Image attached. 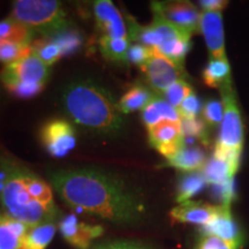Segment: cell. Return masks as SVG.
<instances>
[{
    "instance_id": "17",
    "label": "cell",
    "mask_w": 249,
    "mask_h": 249,
    "mask_svg": "<svg viewBox=\"0 0 249 249\" xmlns=\"http://www.w3.org/2000/svg\"><path fill=\"white\" fill-rule=\"evenodd\" d=\"M142 120L148 129L164 121L179 123L181 118L176 107L167 103L163 97L155 96L152 101L142 110Z\"/></svg>"
},
{
    "instance_id": "11",
    "label": "cell",
    "mask_w": 249,
    "mask_h": 249,
    "mask_svg": "<svg viewBox=\"0 0 249 249\" xmlns=\"http://www.w3.org/2000/svg\"><path fill=\"white\" fill-rule=\"evenodd\" d=\"M217 213L209 225L202 227V231L229 245L232 249H241L244 245V236L233 219L231 213V203H222L217 205Z\"/></svg>"
},
{
    "instance_id": "12",
    "label": "cell",
    "mask_w": 249,
    "mask_h": 249,
    "mask_svg": "<svg viewBox=\"0 0 249 249\" xmlns=\"http://www.w3.org/2000/svg\"><path fill=\"white\" fill-rule=\"evenodd\" d=\"M59 231L68 244L77 249H88L95 239L104 233L101 225L79 222L75 214H67L59 222Z\"/></svg>"
},
{
    "instance_id": "30",
    "label": "cell",
    "mask_w": 249,
    "mask_h": 249,
    "mask_svg": "<svg viewBox=\"0 0 249 249\" xmlns=\"http://www.w3.org/2000/svg\"><path fill=\"white\" fill-rule=\"evenodd\" d=\"M23 241L15 234L7 222V214L0 213V249H21Z\"/></svg>"
},
{
    "instance_id": "31",
    "label": "cell",
    "mask_w": 249,
    "mask_h": 249,
    "mask_svg": "<svg viewBox=\"0 0 249 249\" xmlns=\"http://www.w3.org/2000/svg\"><path fill=\"white\" fill-rule=\"evenodd\" d=\"M180 126H181L183 136L200 140L204 144L208 143L207 126H205L203 120L197 119V118L196 119H181L180 120Z\"/></svg>"
},
{
    "instance_id": "16",
    "label": "cell",
    "mask_w": 249,
    "mask_h": 249,
    "mask_svg": "<svg viewBox=\"0 0 249 249\" xmlns=\"http://www.w3.org/2000/svg\"><path fill=\"white\" fill-rule=\"evenodd\" d=\"M239 165L240 160L217 157L213 155L209 160H207L202 173L207 180V183H211L213 186L224 185L232 181L239 169Z\"/></svg>"
},
{
    "instance_id": "38",
    "label": "cell",
    "mask_w": 249,
    "mask_h": 249,
    "mask_svg": "<svg viewBox=\"0 0 249 249\" xmlns=\"http://www.w3.org/2000/svg\"><path fill=\"white\" fill-rule=\"evenodd\" d=\"M229 2L225 0H202L200 6L203 12H222Z\"/></svg>"
},
{
    "instance_id": "33",
    "label": "cell",
    "mask_w": 249,
    "mask_h": 249,
    "mask_svg": "<svg viewBox=\"0 0 249 249\" xmlns=\"http://www.w3.org/2000/svg\"><path fill=\"white\" fill-rule=\"evenodd\" d=\"M44 83H12L6 86L5 88L14 97L26 99L35 97L44 89Z\"/></svg>"
},
{
    "instance_id": "34",
    "label": "cell",
    "mask_w": 249,
    "mask_h": 249,
    "mask_svg": "<svg viewBox=\"0 0 249 249\" xmlns=\"http://www.w3.org/2000/svg\"><path fill=\"white\" fill-rule=\"evenodd\" d=\"M154 49L136 43V44H132L129 46L128 52H127V60L141 67L147 64L154 57Z\"/></svg>"
},
{
    "instance_id": "39",
    "label": "cell",
    "mask_w": 249,
    "mask_h": 249,
    "mask_svg": "<svg viewBox=\"0 0 249 249\" xmlns=\"http://www.w3.org/2000/svg\"><path fill=\"white\" fill-rule=\"evenodd\" d=\"M21 249H27V248H24V247H22V248H21Z\"/></svg>"
},
{
    "instance_id": "7",
    "label": "cell",
    "mask_w": 249,
    "mask_h": 249,
    "mask_svg": "<svg viewBox=\"0 0 249 249\" xmlns=\"http://www.w3.org/2000/svg\"><path fill=\"white\" fill-rule=\"evenodd\" d=\"M50 76L49 67L35 54L24 60L6 65L0 73L4 86L12 83H44Z\"/></svg>"
},
{
    "instance_id": "22",
    "label": "cell",
    "mask_w": 249,
    "mask_h": 249,
    "mask_svg": "<svg viewBox=\"0 0 249 249\" xmlns=\"http://www.w3.org/2000/svg\"><path fill=\"white\" fill-rule=\"evenodd\" d=\"M98 46L102 55L107 60L123 65L128 62L127 52L130 46V40L128 38H111V37L102 36L98 40Z\"/></svg>"
},
{
    "instance_id": "4",
    "label": "cell",
    "mask_w": 249,
    "mask_h": 249,
    "mask_svg": "<svg viewBox=\"0 0 249 249\" xmlns=\"http://www.w3.org/2000/svg\"><path fill=\"white\" fill-rule=\"evenodd\" d=\"M9 18L48 37L70 28L66 12L54 0H17Z\"/></svg>"
},
{
    "instance_id": "18",
    "label": "cell",
    "mask_w": 249,
    "mask_h": 249,
    "mask_svg": "<svg viewBox=\"0 0 249 249\" xmlns=\"http://www.w3.org/2000/svg\"><path fill=\"white\" fill-rule=\"evenodd\" d=\"M152 93L148 88L142 85H134L124 93L123 97L118 101V108L123 114L132 113L134 111L143 110L154 98Z\"/></svg>"
},
{
    "instance_id": "32",
    "label": "cell",
    "mask_w": 249,
    "mask_h": 249,
    "mask_svg": "<svg viewBox=\"0 0 249 249\" xmlns=\"http://www.w3.org/2000/svg\"><path fill=\"white\" fill-rule=\"evenodd\" d=\"M223 103L217 101V99H209L205 102L202 108V117L205 124L209 126H217V124H222L223 120Z\"/></svg>"
},
{
    "instance_id": "15",
    "label": "cell",
    "mask_w": 249,
    "mask_h": 249,
    "mask_svg": "<svg viewBox=\"0 0 249 249\" xmlns=\"http://www.w3.org/2000/svg\"><path fill=\"white\" fill-rule=\"evenodd\" d=\"M217 208L216 205L191 200L173 208L170 216L172 220L177 223L194 224V225L205 227L213 222L217 213Z\"/></svg>"
},
{
    "instance_id": "14",
    "label": "cell",
    "mask_w": 249,
    "mask_h": 249,
    "mask_svg": "<svg viewBox=\"0 0 249 249\" xmlns=\"http://www.w3.org/2000/svg\"><path fill=\"white\" fill-rule=\"evenodd\" d=\"M200 31L209 50L210 59H227L222 12H202Z\"/></svg>"
},
{
    "instance_id": "10",
    "label": "cell",
    "mask_w": 249,
    "mask_h": 249,
    "mask_svg": "<svg viewBox=\"0 0 249 249\" xmlns=\"http://www.w3.org/2000/svg\"><path fill=\"white\" fill-rule=\"evenodd\" d=\"M154 57L141 68L145 80L151 89L161 93L174 82L182 79V71L173 62L155 51Z\"/></svg>"
},
{
    "instance_id": "3",
    "label": "cell",
    "mask_w": 249,
    "mask_h": 249,
    "mask_svg": "<svg viewBox=\"0 0 249 249\" xmlns=\"http://www.w3.org/2000/svg\"><path fill=\"white\" fill-rule=\"evenodd\" d=\"M0 164L7 172L5 188L0 194V203L5 213L30 229L40 224L52 223L57 218L58 211L48 209L34 197L27 185L26 167L8 158H1Z\"/></svg>"
},
{
    "instance_id": "35",
    "label": "cell",
    "mask_w": 249,
    "mask_h": 249,
    "mask_svg": "<svg viewBox=\"0 0 249 249\" xmlns=\"http://www.w3.org/2000/svg\"><path fill=\"white\" fill-rule=\"evenodd\" d=\"M181 119H196L201 111V102L194 92L187 97L177 108Z\"/></svg>"
},
{
    "instance_id": "26",
    "label": "cell",
    "mask_w": 249,
    "mask_h": 249,
    "mask_svg": "<svg viewBox=\"0 0 249 249\" xmlns=\"http://www.w3.org/2000/svg\"><path fill=\"white\" fill-rule=\"evenodd\" d=\"M55 234L53 223H44L31 227L24 239L23 247L27 249H45Z\"/></svg>"
},
{
    "instance_id": "20",
    "label": "cell",
    "mask_w": 249,
    "mask_h": 249,
    "mask_svg": "<svg viewBox=\"0 0 249 249\" xmlns=\"http://www.w3.org/2000/svg\"><path fill=\"white\" fill-rule=\"evenodd\" d=\"M191 36L180 37V38L166 40L163 42L157 48H152L157 53L163 55L173 62L179 70L183 71V64H185V58L191 49Z\"/></svg>"
},
{
    "instance_id": "21",
    "label": "cell",
    "mask_w": 249,
    "mask_h": 249,
    "mask_svg": "<svg viewBox=\"0 0 249 249\" xmlns=\"http://www.w3.org/2000/svg\"><path fill=\"white\" fill-rule=\"evenodd\" d=\"M127 26H128V39L135 40L139 44L149 46V48H157L164 42L160 34L151 26H141L129 15H127Z\"/></svg>"
},
{
    "instance_id": "23",
    "label": "cell",
    "mask_w": 249,
    "mask_h": 249,
    "mask_svg": "<svg viewBox=\"0 0 249 249\" xmlns=\"http://www.w3.org/2000/svg\"><path fill=\"white\" fill-rule=\"evenodd\" d=\"M34 34L35 31L17 22L11 18L0 21V39L2 40H7L15 44L30 45V43L33 42Z\"/></svg>"
},
{
    "instance_id": "29",
    "label": "cell",
    "mask_w": 249,
    "mask_h": 249,
    "mask_svg": "<svg viewBox=\"0 0 249 249\" xmlns=\"http://www.w3.org/2000/svg\"><path fill=\"white\" fill-rule=\"evenodd\" d=\"M193 93V88L185 79H180L170 86L166 90L160 93L167 103H170L173 107L178 108L181 103Z\"/></svg>"
},
{
    "instance_id": "28",
    "label": "cell",
    "mask_w": 249,
    "mask_h": 249,
    "mask_svg": "<svg viewBox=\"0 0 249 249\" xmlns=\"http://www.w3.org/2000/svg\"><path fill=\"white\" fill-rule=\"evenodd\" d=\"M55 44H58L61 50L62 55H68L76 52L82 45V36L79 31L71 30L70 28L66 30H62L55 35L49 37Z\"/></svg>"
},
{
    "instance_id": "2",
    "label": "cell",
    "mask_w": 249,
    "mask_h": 249,
    "mask_svg": "<svg viewBox=\"0 0 249 249\" xmlns=\"http://www.w3.org/2000/svg\"><path fill=\"white\" fill-rule=\"evenodd\" d=\"M62 107L74 123L99 135H117L126 120L118 102L107 89L92 80H76L65 87Z\"/></svg>"
},
{
    "instance_id": "13",
    "label": "cell",
    "mask_w": 249,
    "mask_h": 249,
    "mask_svg": "<svg viewBox=\"0 0 249 249\" xmlns=\"http://www.w3.org/2000/svg\"><path fill=\"white\" fill-rule=\"evenodd\" d=\"M93 15L96 26L103 36L111 38H128V31L124 20L113 2L110 0H98L93 2Z\"/></svg>"
},
{
    "instance_id": "19",
    "label": "cell",
    "mask_w": 249,
    "mask_h": 249,
    "mask_svg": "<svg viewBox=\"0 0 249 249\" xmlns=\"http://www.w3.org/2000/svg\"><path fill=\"white\" fill-rule=\"evenodd\" d=\"M205 164H207V158L200 148L185 147L174 157L167 160L169 166L185 172H198L203 170Z\"/></svg>"
},
{
    "instance_id": "36",
    "label": "cell",
    "mask_w": 249,
    "mask_h": 249,
    "mask_svg": "<svg viewBox=\"0 0 249 249\" xmlns=\"http://www.w3.org/2000/svg\"><path fill=\"white\" fill-rule=\"evenodd\" d=\"M194 249H232L229 245L216 236L201 232L196 240Z\"/></svg>"
},
{
    "instance_id": "5",
    "label": "cell",
    "mask_w": 249,
    "mask_h": 249,
    "mask_svg": "<svg viewBox=\"0 0 249 249\" xmlns=\"http://www.w3.org/2000/svg\"><path fill=\"white\" fill-rule=\"evenodd\" d=\"M220 93H222L224 113L213 155L217 157L240 160L245 142L244 123L239 111L231 79L227 80L220 87Z\"/></svg>"
},
{
    "instance_id": "25",
    "label": "cell",
    "mask_w": 249,
    "mask_h": 249,
    "mask_svg": "<svg viewBox=\"0 0 249 249\" xmlns=\"http://www.w3.org/2000/svg\"><path fill=\"white\" fill-rule=\"evenodd\" d=\"M207 185L202 171L198 172H188L180 178L178 183V189H177V202L183 203V202L191 201L193 196L200 193L204 186Z\"/></svg>"
},
{
    "instance_id": "8",
    "label": "cell",
    "mask_w": 249,
    "mask_h": 249,
    "mask_svg": "<svg viewBox=\"0 0 249 249\" xmlns=\"http://www.w3.org/2000/svg\"><path fill=\"white\" fill-rule=\"evenodd\" d=\"M152 11L158 12L176 24L180 29L187 31L189 35L200 31L201 13L189 1H170V2H151Z\"/></svg>"
},
{
    "instance_id": "37",
    "label": "cell",
    "mask_w": 249,
    "mask_h": 249,
    "mask_svg": "<svg viewBox=\"0 0 249 249\" xmlns=\"http://www.w3.org/2000/svg\"><path fill=\"white\" fill-rule=\"evenodd\" d=\"M93 249H152L148 246L134 241H111L105 242Z\"/></svg>"
},
{
    "instance_id": "24",
    "label": "cell",
    "mask_w": 249,
    "mask_h": 249,
    "mask_svg": "<svg viewBox=\"0 0 249 249\" xmlns=\"http://www.w3.org/2000/svg\"><path fill=\"white\" fill-rule=\"evenodd\" d=\"M203 81L208 87L219 88L231 79L229 59H210L203 71Z\"/></svg>"
},
{
    "instance_id": "9",
    "label": "cell",
    "mask_w": 249,
    "mask_h": 249,
    "mask_svg": "<svg viewBox=\"0 0 249 249\" xmlns=\"http://www.w3.org/2000/svg\"><path fill=\"white\" fill-rule=\"evenodd\" d=\"M148 138L152 147L167 160H171L186 147L180 121H164L158 124L157 126L148 129Z\"/></svg>"
},
{
    "instance_id": "6",
    "label": "cell",
    "mask_w": 249,
    "mask_h": 249,
    "mask_svg": "<svg viewBox=\"0 0 249 249\" xmlns=\"http://www.w3.org/2000/svg\"><path fill=\"white\" fill-rule=\"evenodd\" d=\"M40 140L49 154L53 157H65L76 144L73 126L62 119H53L46 123L40 129Z\"/></svg>"
},
{
    "instance_id": "1",
    "label": "cell",
    "mask_w": 249,
    "mask_h": 249,
    "mask_svg": "<svg viewBox=\"0 0 249 249\" xmlns=\"http://www.w3.org/2000/svg\"><path fill=\"white\" fill-rule=\"evenodd\" d=\"M52 186L73 209L97 214L112 223L135 224L144 204L123 179L93 169L62 170L50 176Z\"/></svg>"
},
{
    "instance_id": "27",
    "label": "cell",
    "mask_w": 249,
    "mask_h": 249,
    "mask_svg": "<svg viewBox=\"0 0 249 249\" xmlns=\"http://www.w3.org/2000/svg\"><path fill=\"white\" fill-rule=\"evenodd\" d=\"M31 46H33L34 54L40 61L44 62L48 67L54 65L62 57L60 48L49 37L35 40V42L31 43Z\"/></svg>"
}]
</instances>
